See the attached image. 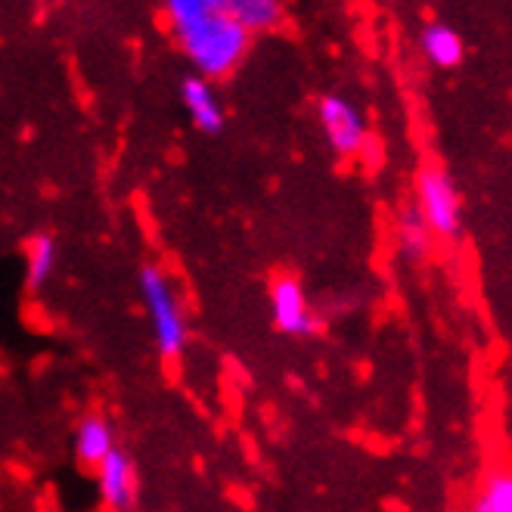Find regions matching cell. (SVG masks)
<instances>
[{
    "label": "cell",
    "instance_id": "obj_1",
    "mask_svg": "<svg viewBox=\"0 0 512 512\" xmlns=\"http://www.w3.org/2000/svg\"><path fill=\"white\" fill-rule=\"evenodd\" d=\"M165 22L205 81L233 75L252 50V35L227 13V0H168Z\"/></svg>",
    "mask_w": 512,
    "mask_h": 512
},
{
    "label": "cell",
    "instance_id": "obj_2",
    "mask_svg": "<svg viewBox=\"0 0 512 512\" xmlns=\"http://www.w3.org/2000/svg\"><path fill=\"white\" fill-rule=\"evenodd\" d=\"M137 283L143 295V308L149 314V326H153L156 336V348L162 360L177 364L190 342V326L184 305H180V292L159 264H143Z\"/></svg>",
    "mask_w": 512,
    "mask_h": 512
},
{
    "label": "cell",
    "instance_id": "obj_3",
    "mask_svg": "<svg viewBox=\"0 0 512 512\" xmlns=\"http://www.w3.org/2000/svg\"><path fill=\"white\" fill-rule=\"evenodd\" d=\"M413 208L423 221L429 224L435 239H447L454 243L463 230V202L457 180L438 162H429L416 171V187H413Z\"/></svg>",
    "mask_w": 512,
    "mask_h": 512
},
{
    "label": "cell",
    "instance_id": "obj_4",
    "mask_svg": "<svg viewBox=\"0 0 512 512\" xmlns=\"http://www.w3.org/2000/svg\"><path fill=\"white\" fill-rule=\"evenodd\" d=\"M317 122L326 137V146L342 159L360 156L370 143L367 115L360 112L357 103H351L339 94H323L317 100Z\"/></svg>",
    "mask_w": 512,
    "mask_h": 512
},
{
    "label": "cell",
    "instance_id": "obj_5",
    "mask_svg": "<svg viewBox=\"0 0 512 512\" xmlns=\"http://www.w3.org/2000/svg\"><path fill=\"white\" fill-rule=\"evenodd\" d=\"M267 298H270V320H274L277 333L292 336V339H311L323 329V317L314 311L298 277L292 274L274 277L270 280Z\"/></svg>",
    "mask_w": 512,
    "mask_h": 512
},
{
    "label": "cell",
    "instance_id": "obj_6",
    "mask_svg": "<svg viewBox=\"0 0 512 512\" xmlns=\"http://www.w3.org/2000/svg\"><path fill=\"white\" fill-rule=\"evenodd\" d=\"M97 491L100 500L112 512H128L137 503V466L131 454L122 447H115L112 454L97 466Z\"/></svg>",
    "mask_w": 512,
    "mask_h": 512
},
{
    "label": "cell",
    "instance_id": "obj_7",
    "mask_svg": "<svg viewBox=\"0 0 512 512\" xmlns=\"http://www.w3.org/2000/svg\"><path fill=\"white\" fill-rule=\"evenodd\" d=\"M180 100H184L193 125L202 131V134H221L224 131V106L215 94L212 81H205L199 75H187L184 81H180Z\"/></svg>",
    "mask_w": 512,
    "mask_h": 512
},
{
    "label": "cell",
    "instance_id": "obj_8",
    "mask_svg": "<svg viewBox=\"0 0 512 512\" xmlns=\"http://www.w3.org/2000/svg\"><path fill=\"white\" fill-rule=\"evenodd\" d=\"M115 432L103 413H87L75 429V460L84 469H97L112 450H115Z\"/></svg>",
    "mask_w": 512,
    "mask_h": 512
},
{
    "label": "cell",
    "instance_id": "obj_9",
    "mask_svg": "<svg viewBox=\"0 0 512 512\" xmlns=\"http://www.w3.org/2000/svg\"><path fill=\"white\" fill-rule=\"evenodd\" d=\"M419 50L435 69H457L466 56V41L454 25L426 22L423 32H419Z\"/></svg>",
    "mask_w": 512,
    "mask_h": 512
},
{
    "label": "cell",
    "instance_id": "obj_10",
    "mask_svg": "<svg viewBox=\"0 0 512 512\" xmlns=\"http://www.w3.org/2000/svg\"><path fill=\"white\" fill-rule=\"evenodd\" d=\"M59 267V239L53 233H35L25 243V286L38 292L44 289Z\"/></svg>",
    "mask_w": 512,
    "mask_h": 512
},
{
    "label": "cell",
    "instance_id": "obj_11",
    "mask_svg": "<svg viewBox=\"0 0 512 512\" xmlns=\"http://www.w3.org/2000/svg\"><path fill=\"white\" fill-rule=\"evenodd\" d=\"M227 13L252 38L264 35V32H274V28L283 22V4H277V0H227Z\"/></svg>",
    "mask_w": 512,
    "mask_h": 512
},
{
    "label": "cell",
    "instance_id": "obj_12",
    "mask_svg": "<svg viewBox=\"0 0 512 512\" xmlns=\"http://www.w3.org/2000/svg\"><path fill=\"white\" fill-rule=\"evenodd\" d=\"M395 236H398V249L401 255H407L410 261H423L432 246H435V236L429 230V224L423 221V215L416 212L413 202H407L398 215V227H395Z\"/></svg>",
    "mask_w": 512,
    "mask_h": 512
},
{
    "label": "cell",
    "instance_id": "obj_13",
    "mask_svg": "<svg viewBox=\"0 0 512 512\" xmlns=\"http://www.w3.org/2000/svg\"><path fill=\"white\" fill-rule=\"evenodd\" d=\"M466 512H512V475L506 469H494L478 485Z\"/></svg>",
    "mask_w": 512,
    "mask_h": 512
}]
</instances>
